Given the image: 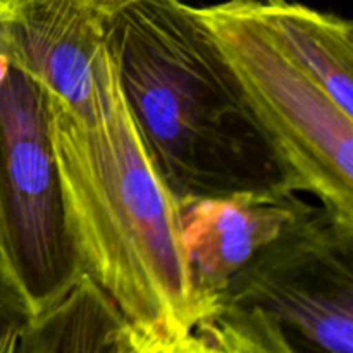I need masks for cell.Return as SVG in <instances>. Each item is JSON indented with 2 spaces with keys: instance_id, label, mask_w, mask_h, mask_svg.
<instances>
[{
  "instance_id": "2",
  "label": "cell",
  "mask_w": 353,
  "mask_h": 353,
  "mask_svg": "<svg viewBox=\"0 0 353 353\" xmlns=\"http://www.w3.org/2000/svg\"><path fill=\"white\" fill-rule=\"evenodd\" d=\"M105 47L152 164L179 203L303 192L192 6L131 3L107 17Z\"/></svg>"
},
{
  "instance_id": "7",
  "label": "cell",
  "mask_w": 353,
  "mask_h": 353,
  "mask_svg": "<svg viewBox=\"0 0 353 353\" xmlns=\"http://www.w3.org/2000/svg\"><path fill=\"white\" fill-rule=\"evenodd\" d=\"M307 205L295 193L193 199L179 203L196 321L226 292L231 279Z\"/></svg>"
},
{
  "instance_id": "3",
  "label": "cell",
  "mask_w": 353,
  "mask_h": 353,
  "mask_svg": "<svg viewBox=\"0 0 353 353\" xmlns=\"http://www.w3.org/2000/svg\"><path fill=\"white\" fill-rule=\"evenodd\" d=\"M193 9L303 192L353 228V117L274 43L248 0Z\"/></svg>"
},
{
  "instance_id": "1",
  "label": "cell",
  "mask_w": 353,
  "mask_h": 353,
  "mask_svg": "<svg viewBox=\"0 0 353 353\" xmlns=\"http://www.w3.org/2000/svg\"><path fill=\"white\" fill-rule=\"evenodd\" d=\"M47 99L83 274L123 312L131 352H192L196 317L179 202L152 164L107 47L79 109L48 92Z\"/></svg>"
},
{
  "instance_id": "5",
  "label": "cell",
  "mask_w": 353,
  "mask_h": 353,
  "mask_svg": "<svg viewBox=\"0 0 353 353\" xmlns=\"http://www.w3.org/2000/svg\"><path fill=\"white\" fill-rule=\"evenodd\" d=\"M217 305L257 312L303 348L353 353V228L307 205L205 312Z\"/></svg>"
},
{
  "instance_id": "8",
  "label": "cell",
  "mask_w": 353,
  "mask_h": 353,
  "mask_svg": "<svg viewBox=\"0 0 353 353\" xmlns=\"http://www.w3.org/2000/svg\"><path fill=\"white\" fill-rule=\"evenodd\" d=\"M274 43L353 117V28L293 0H248Z\"/></svg>"
},
{
  "instance_id": "9",
  "label": "cell",
  "mask_w": 353,
  "mask_h": 353,
  "mask_svg": "<svg viewBox=\"0 0 353 353\" xmlns=\"http://www.w3.org/2000/svg\"><path fill=\"white\" fill-rule=\"evenodd\" d=\"M131 352L130 324L86 274L47 312L34 317L21 353Z\"/></svg>"
},
{
  "instance_id": "11",
  "label": "cell",
  "mask_w": 353,
  "mask_h": 353,
  "mask_svg": "<svg viewBox=\"0 0 353 353\" xmlns=\"http://www.w3.org/2000/svg\"><path fill=\"white\" fill-rule=\"evenodd\" d=\"M86 2L92 3L97 10H100L105 16H112L117 10L124 9L134 2H140V0H86Z\"/></svg>"
},
{
  "instance_id": "6",
  "label": "cell",
  "mask_w": 353,
  "mask_h": 353,
  "mask_svg": "<svg viewBox=\"0 0 353 353\" xmlns=\"http://www.w3.org/2000/svg\"><path fill=\"white\" fill-rule=\"evenodd\" d=\"M107 17L86 0H0V52L79 109L92 93Z\"/></svg>"
},
{
  "instance_id": "4",
  "label": "cell",
  "mask_w": 353,
  "mask_h": 353,
  "mask_svg": "<svg viewBox=\"0 0 353 353\" xmlns=\"http://www.w3.org/2000/svg\"><path fill=\"white\" fill-rule=\"evenodd\" d=\"M0 265L31 316L83 274L69 233L47 90L0 52Z\"/></svg>"
},
{
  "instance_id": "10",
  "label": "cell",
  "mask_w": 353,
  "mask_h": 353,
  "mask_svg": "<svg viewBox=\"0 0 353 353\" xmlns=\"http://www.w3.org/2000/svg\"><path fill=\"white\" fill-rule=\"evenodd\" d=\"M31 321L23 295L0 265V353H21Z\"/></svg>"
}]
</instances>
